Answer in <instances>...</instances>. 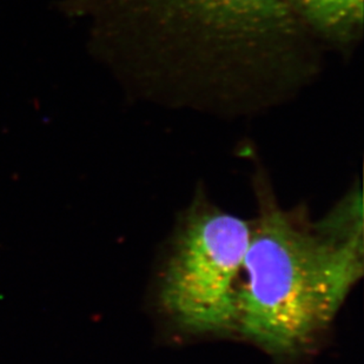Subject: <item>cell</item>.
I'll use <instances>...</instances> for the list:
<instances>
[{"mask_svg":"<svg viewBox=\"0 0 364 364\" xmlns=\"http://www.w3.org/2000/svg\"><path fill=\"white\" fill-rule=\"evenodd\" d=\"M257 190L235 336L287 363L316 350L363 275L361 191L314 223L282 209L261 183Z\"/></svg>","mask_w":364,"mask_h":364,"instance_id":"7a4b0ae2","label":"cell"},{"mask_svg":"<svg viewBox=\"0 0 364 364\" xmlns=\"http://www.w3.org/2000/svg\"><path fill=\"white\" fill-rule=\"evenodd\" d=\"M93 21L92 45L146 95L252 111L303 76L304 26L287 0H64Z\"/></svg>","mask_w":364,"mask_h":364,"instance_id":"6da1fadb","label":"cell"},{"mask_svg":"<svg viewBox=\"0 0 364 364\" xmlns=\"http://www.w3.org/2000/svg\"><path fill=\"white\" fill-rule=\"evenodd\" d=\"M299 19L333 41L354 38L363 24V0H287Z\"/></svg>","mask_w":364,"mask_h":364,"instance_id":"277c9868","label":"cell"},{"mask_svg":"<svg viewBox=\"0 0 364 364\" xmlns=\"http://www.w3.org/2000/svg\"><path fill=\"white\" fill-rule=\"evenodd\" d=\"M251 223L197 195L179 220L159 285L165 318L189 336H235Z\"/></svg>","mask_w":364,"mask_h":364,"instance_id":"3957f363","label":"cell"}]
</instances>
